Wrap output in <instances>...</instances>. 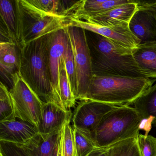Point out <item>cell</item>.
<instances>
[{"label":"cell","mask_w":156,"mask_h":156,"mask_svg":"<svg viewBox=\"0 0 156 156\" xmlns=\"http://www.w3.org/2000/svg\"><path fill=\"white\" fill-rule=\"evenodd\" d=\"M20 46L72 24V18L58 16L39 9L28 0H16Z\"/></svg>","instance_id":"obj_4"},{"label":"cell","mask_w":156,"mask_h":156,"mask_svg":"<svg viewBox=\"0 0 156 156\" xmlns=\"http://www.w3.org/2000/svg\"><path fill=\"white\" fill-rule=\"evenodd\" d=\"M0 154L2 156H34L27 148L2 141H0Z\"/></svg>","instance_id":"obj_29"},{"label":"cell","mask_w":156,"mask_h":156,"mask_svg":"<svg viewBox=\"0 0 156 156\" xmlns=\"http://www.w3.org/2000/svg\"><path fill=\"white\" fill-rule=\"evenodd\" d=\"M132 0H83L73 19L90 17L106 12L114 8L131 2Z\"/></svg>","instance_id":"obj_21"},{"label":"cell","mask_w":156,"mask_h":156,"mask_svg":"<svg viewBox=\"0 0 156 156\" xmlns=\"http://www.w3.org/2000/svg\"><path fill=\"white\" fill-rule=\"evenodd\" d=\"M155 79L145 77L93 76L84 100L129 106L150 88Z\"/></svg>","instance_id":"obj_3"},{"label":"cell","mask_w":156,"mask_h":156,"mask_svg":"<svg viewBox=\"0 0 156 156\" xmlns=\"http://www.w3.org/2000/svg\"><path fill=\"white\" fill-rule=\"evenodd\" d=\"M137 141L141 156H156V137L139 134Z\"/></svg>","instance_id":"obj_28"},{"label":"cell","mask_w":156,"mask_h":156,"mask_svg":"<svg viewBox=\"0 0 156 156\" xmlns=\"http://www.w3.org/2000/svg\"><path fill=\"white\" fill-rule=\"evenodd\" d=\"M135 1L138 9L129 22V30L140 44L156 43V17L152 7L156 1Z\"/></svg>","instance_id":"obj_9"},{"label":"cell","mask_w":156,"mask_h":156,"mask_svg":"<svg viewBox=\"0 0 156 156\" xmlns=\"http://www.w3.org/2000/svg\"><path fill=\"white\" fill-rule=\"evenodd\" d=\"M0 156H2V155H1V154H0Z\"/></svg>","instance_id":"obj_33"},{"label":"cell","mask_w":156,"mask_h":156,"mask_svg":"<svg viewBox=\"0 0 156 156\" xmlns=\"http://www.w3.org/2000/svg\"><path fill=\"white\" fill-rule=\"evenodd\" d=\"M108 156H141L137 137L118 142L108 148Z\"/></svg>","instance_id":"obj_24"},{"label":"cell","mask_w":156,"mask_h":156,"mask_svg":"<svg viewBox=\"0 0 156 156\" xmlns=\"http://www.w3.org/2000/svg\"><path fill=\"white\" fill-rule=\"evenodd\" d=\"M71 25L98 34L131 50L137 47L140 44L138 39L133 35L129 30V24L107 27L72 18Z\"/></svg>","instance_id":"obj_10"},{"label":"cell","mask_w":156,"mask_h":156,"mask_svg":"<svg viewBox=\"0 0 156 156\" xmlns=\"http://www.w3.org/2000/svg\"><path fill=\"white\" fill-rule=\"evenodd\" d=\"M76 156H87L96 147L95 142L90 133L73 127Z\"/></svg>","instance_id":"obj_23"},{"label":"cell","mask_w":156,"mask_h":156,"mask_svg":"<svg viewBox=\"0 0 156 156\" xmlns=\"http://www.w3.org/2000/svg\"><path fill=\"white\" fill-rule=\"evenodd\" d=\"M65 29L72 46L76 68L77 80L76 100L83 101L85 98L93 76L92 62L85 30L72 25Z\"/></svg>","instance_id":"obj_7"},{"label":"cell","mask_w":156,"mask_h":156,"mask_svg":"<svg viewBox=\"0 0 156 156\" xmlns=\"http://www.w3.org/2000/svg\"><path fill=\"white\" fill-rule=\"evenodd\" d=\"M140 72L148 78L156 80V43L139 44L132 50Z\"/></svg>","instance_id":"obj_18"},{"label":"cell","mask_w":156,"mask_h":156,"mask_svg":"<svg viewBox=\"0 0 156 156\" xmlns=\"http://www.w3.org/2000/svg\"><path fill=\"white\" fill-rule=\"evenodd\" d=\"M142 118L134 107L121 106L108 113L96 129L93 139L97 147L108 148L139 134Z\"/></svg>","instance_id":"obj_5"},{"label":"cell","mask_w":156,"mask_h":156,"mask_svg":"<svg viewBox=\"0 0 156 156\" xmlns=\"http://www.w3.org/2000/svg\"><path fill=\"white\" fill-rule=\"evenodd\" d=\"M16 119L9 90L1 82L0 85V121Z\"/></svg>","instance_id":"obj_26"},{"label":"cell","mask_w":156,"mask_h":156,"mask_svg":"<svg viewBox=\"0 0 156 156\" xmlns=\"http://www.w3.org/2000/svg\"><path fill=\"white\" fill-rule=\"evenodd\" d=\"M20 46L12 42H0V70L3 75L11 82L12 75L19 72Z\"/></svg>","instance_id":"obj_17"},{"label":"cell","mask_w":156,"mask_h":156,"mask_svg":"<svg viewBox=\"0 0 156 156\" xmlns=\"http://www.w3.org/2000/svg\"><path fill=\"white\" fill-rule=\"evenodd\" d=\"M118 107L93 100L81 101L73 113V127L90 133L93 138L96 129L103 118Z\"/></svg>","instance_id":"obj_8"},{"label":"cell","mask_w":156,"mask_h":156,"mask_svg":"<svg viewBox=\"0 0 156 156\" xmlns=\"http://www.w3.org/2000/svg\"><path fill=\"white\" fill-rule=\"evenodd\" d=\"M152 7H153V9H154V11H155V14H156V2L154 3V5L152 6Z\"/></svg>","instance_id":"obj_32"},{"label":"cell","mask_w":156,"mask_h":156,"mask_svg":"<svg viewBox=\"0 0 156 156\" xmlns=\"http://www.w3.org/2000/svg\"><path fill=\"white\" fill-rule=\"evenodd\" d=\"M55 156H62V141H61V138L59 142L58 148L57 151L55 153Z\"/></svg>","instance_id":"obj_31"},{"label":"cell","mask_w":156,"mask_h":156,"mask_svg":"<svg viewBox=\"0 0 156 156\" xmlns=\"http://www.w3.org/2000/svg\"><path fill=\"white\" fill-rule=\"evenodd\" d=\"M63 61L64 63L72 92L76 100L77 93V75L70 40H69L67 49L63 57Z\"/></svg>","instance_id":"obj_27"},{"label":"cell","mask_w":156,"mask_h":156,"mask_svg":"<svg viewBox=\"0 0 156 156\" xmlns=\"http://www.w3.org/2000/svg\"><path fill=\"white\" fill-rule=\"evenodd\" d=\"M85 31L93 76L147 78L139 68L132 50L98 34Z\"/></svg>","instance_id":"obj_2"},{"label":"cell","mask_w":156,"mask_h":156,"mask_svg":"<svg viewBox=\"0 0 156 156\" xmlns=\"http://www.w3.org/2000/svg\"><path fill=\"white\" fill-rule=\"evenodd\" d=\"M9 90L16 118L27 121L39 127L44 102L20 75L19 72L11 77Z\"/></svg>","instance_id":"obj_6"},{"label":"cell","mask_w":156,"mask_h":156,"mask_svg":"<svg viewBox=\"0 0 156 156\" xmlns=\"http://www.w3.org/2000/svg\"><path fill=\"white\" fill-rule=\"evenodd\" d=\"M52 34L20 46L19 73L43 102L58 105L53 90L50 68Z\"/></svg>","instance_id":"obj_1"},{"label":"cell","mask_w":156,"mask_h":156,"mask_svg":"<svg viewBox=\"0 0 156 156\" xmlns=\"http://www.w3.org/2000/svg\"><path fill=\"white\" fill-rule=\"evenodd\" d=\"M39 133L37 127L19 119L0 121V141L25 146Z\"/></svg>","instance_id":"obj_11"},{"label":"cell","mask_w":156,"mask_h":156,"mask_svg":"<svg viewBox=\"0 0 156 156\" xmlns=\"http://www.w3.org/2000/svg\"><path fill=\"white\" fill-rule=\"evenodd\" d=\"M69 40L65 28L55 32L52 34L50 51V68L53 90L57 105L65 110L66 109L63 106L58 94V85L60 64L67 49Z\"/></svg>","instance_id":"obj_12"},{"label":"cell","mask_w":156,"mask_h":156,"mask_svg":"<svg viewBox=\"0 0 156 156\" xmlns=\"http://www.w3.org/2000/svg\"><path fill=\"white\" fill-rule=\"evenodd\" d=\"M69 119L62 128L61 132L62 156H76L73 128Z\"/></svg>","instance_id":"obj_25"},{"label":"cell","mask_w":156,"mask_h":156,"mask_svg":"<svg viewBox=\"0 0 156 156\" xmlns=\"http://www.w3.org/2000/svg\"><path fill=\"white\" fill-rule=\"evenodd\" d=\"M71 110H66L53 103H43L41 118L38 129L42 134H49L61 129L72 118Z\"/></svg>","instance_id":"obj_15"},{"label":"cell","mask_w":156,"mask_h":156,"mask_svg":"<svg viewBox=\"0 0 156 156\" xmlns=\"http://www.w3.org/2000/svg\"><path fill=\"white\" fill-rule=\"evenodd\" d=\"M62 129L49 134L40 133L28 145L23 147L27 148L34 156H55L61 139Z\"/></svg>","instance_id":"obj_19"},{"label":"cell","mask_w":156,"mask_h":156,"mask_svg":"<svg viewBox=\"0 0 156 156\" xmlns=\"http://www.w3.org/2000/svg\"><path fill=\"white\" fill-rule=\"evenodd\" d=\"M39 9L48 13L72 18L81 5L82 1L62 0H28Z\"/></svg>","instance_id":"obj_20"},{"label":"cell","mask_w":156,"mask_h":156,"mask_svg":"<svg viewBox=\"0 0 156 156\" xmlns=\"http://www.w3.org/2000/svg\"><path fill=\"white\" fill-rule=\"evenodd\" d=\"M87 156H108V148L96 147Z\"/></svg>","instance_id":"obj_30"},{"label":"cell","mask_w":156,"mask_h":156,"mask_svg":"<svg viewBox=\"0 0 156 156\" xmlns=\"http://www.w3.org/2000/svg\"><path fill=\"white\" fill-rule=\"evenodd\" d=\"M137 9L136 1L132 0L129 3L116 7L97 16L79 17L74 19L89 22L105 27H115L122 24H129L131 18Z\"/></svg>","instance_id":"obj_13"},{"label":"cell","mask_w":156,"mask_h":156,"mask_svg":"<svg viewBox=\"0 0 156 156\" xmlns=\"http://www.w3.org/2000/svg\"><path fill=\"white\" fill-rule=\"evenodd\" d=\"M0 16L1 42H12L19 45L16 1L1 0Z\"/></svg>","instance_id":"obj_14"},{"label":"cell","mask_w":156,"mask_h":156,"mask_svg":"<svg viewBox=\"0 0 156 156\" xmlns=\"http://www.w3.org/2000/svg\"><path fill=\"white\" fill-rule=\"evenodd\" d=\"M58 94L63 106L66 110H71L72 108L75 106L76 100L71 89L63 58L60 66Z\"/></svg>","instance_id":"obj_22"},{"label":"cell","mask_w":156,"mask_h":156,"mask_svg":"<svg viewBox=\"0 0 156 156\" xmlns=\"http://www.w3.org/2000/svg\"><path fill=\"white\" fill-rule=\"evenodd\" d=\"M134 107L142 118L140 129L148 133L151 125L156 126V83L149 88L133 103Z\"/></svg>","instance_id":"obj_16"}]
</instances>
